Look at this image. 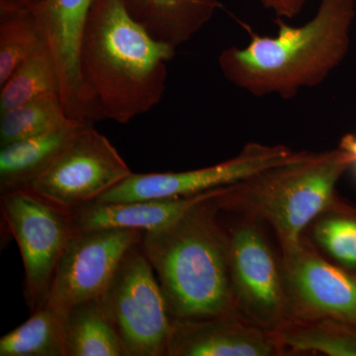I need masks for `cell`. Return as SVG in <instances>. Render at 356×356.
<instances>
[{
	"label": "cell",
	"mask_w": 356,
	"mask_h": 356,
	"mask_svg": "<svg viewBox=\"0 0 356 356\" xmlns=\"http://www.w3.org/2000/svg\"><path fill=\"white\" fill-rule=\"evenodd\" d=\"M175 47L159 41L124 0H95L79 54L81 79L103 119L127 124L153 109L165 90Z\"/></svg>",
	"instance_id": "cell-1"
},
{
	"label": "cell",
	"mask_w": 356,
	"mask_h": 356,
	"mask_svg": "<svg viewBox=\"0 0 356 356\" xmlns=\"http://www.w3.org/2000/svg\"><path fill=\"white\" fill-rule=\"evenodd\" d=\"M356 0H321L317 13L293 27L278 18L275 37L252 35L245 48L231 47L218 58L227 81L250 95L291 99L313 88L343 63L350 44Z\"/></svg>",
	"instance_id": "cell-2"
},
{
	"label": "cell",
	"mask_w": 356,
	"mask_h": 356,
	"mask_svg": "<svg viewBox=\"0 0 356 356\" xmlns=\"http://www.w3.org/2000/svg\"><path fill=\"white\" fill-rule=\"evenodd\" d=\"M226 187L168 226L143 234L140 245L172 320L238 312L229 273V234L219 221V196Z\"/></svg>",
	"instance_id": "cell-3"
},
{
	"label": "cell",
	"mask_w": 356,
	"mask_h": 356,
	"mask_svg": "<svg viewBox=\"0 0 356 356\" xmlns=\"http://www.w3.org/2000/svg\"><path fill=\"white\" fill-rule=\"evenodd\" d=\"M350 168V156L341 149L299 152L291 161L227 186L220 206L264 220L286 250L301 242L312 221L334 207L337 182Z\"/></svg>",
	"instance_id": "cell-4"
},
{
	"label": "cell",
	"mask_w": 356,
	"mask_h": 356,
	"mask_svg": "<svg viewBox=\"0 0 356 356\" xmlns=\"http://www.w3.org/2000/svg\"><path fill=\"white\" fill-rule=\"evenodd\" d=\"M99 299L127 356H168L172 320L140 242L124 255Z\"/></svg>",
	"instance_id": "cell-5"
},
{
	"label": "cell",
	"mask_w": 356,
	"mask_h": 356,
	"mask_svg": "<svg viewBox=\"0 0 356 356\" xmlns=\"http://www.w3.org/2000/svg\"><path fill=\"white\" fill-rule=\"evenodd\" d=\"M2 220L19 248L25 270V298L35 312L46 303L58 261L79 229L72 211L31 188L0 195Z\"/></svg>",
	"instance_id": "cell-6"
},
{
	"label": "cell",
	"mask_w": 356,
	"mask_h": 356,
	"mask_svg": "<svg viewBox=\"0 0 356 356\" xmlns=\"http://www.w3.org/2000/svg\"><path fill=\"white\" fill-rule=\"evenodd\" d=\"M130 175L113 145L89 124L28 188L72 211L95 201Z\"/></svg>",
	"instance_id": "cell-7"
},
{
	"label": "cell",
	"mask_w": 356,
	"mask_h": 356,
	"mask_svg": "<svg viewBox=\"0 0 356 356\" xmlns=\"http://www.w3.org/2000/svg\"><path fill=\"white\" fill-rule=\"evenodd\" d=\"M298 154L280 145L266 146L250 143L235 158L208 168L184 172H132L96 199L95 202H131L198 195L242 181L291 161Z\"/></svg>",
	"instance_id": "cell-8"
},
{
	"label": "cell",
	"mask_w": 356,
	"mask_h": 356,
	"mask_svg": "<svg viewBox=\"0 0 356 356\" xmlns=\"http://www.w3.org/2000/svg\"><path fill=\"white\" fill-rule=\"evenodd\" d=\"M229 273L236 311L273 332L290 318L281 264L254 225L241 224L229 233Z\"/></svg>",
	"instance_id": "cell-9"
},
{
	"label": "cell",
	"mask_w": 356,
	"mask_h": 356,
	"mask_svg": "<svg viewBox=\"0 0 356 356\" xmlns=\"http://www.w3.org/2000/svg\"><path fill=\"white\" fill-rule=\"evenodd\" d=\"M143 234L120 228L77 232L65 245L44 305L65 313L77 303L100 297L124 255L142 241Z\"/></svg>",
	"instance_id": "cell-10"
},
{
	"label": "cell",
	"mask_w": 356,
	"mask_h": 356,
	"mask_svg": "<svg viewBox=\"0 0 356 356\" xmlns=\"http://www.w3.org/2000/svg\"><path fill=\"white\" fill-rule=\"evenodd\" d=\"M281 262L290 318L356 320V276L332 266L303 238L282 250Z\"/></svg>",
	"instance_id": "cell-11"
},
{
	"label": "cell",
	"mask_w": 356,
	"mask_h": 356,
	"mask_svg": "<svg viewBox=\"0 0 356 356\" xmlns=\"http://www.w3.org/2000/svg\"><path fill=\"white\" fill-rule=\"evenodd\" d=\"M95 0H41L32 11L48 44L60 79V99L72 120H103L81 79L79 54Z\"/></svg>",
	"instance_id": "cell-12"
},
{
	"label": "cell",
	"mask_w": 356,
	"mask_h": 356,
	"mask_svg": "<svg viewBox=\"0 0 356 356\" xmlns=\"http://www.w3.org/2000/svg\"><path fill=\"white\" fill-rule=\"evenodd\" d=\"M280 351L271 332L233 312L198 320H172L168 356H270Z\"/></svg>",
	"instance_id": "cell-13"
},
{
	"label": "cell",
	"mask_w": 356,
	"mask_h": 356,
	"mask_svg": "<svg viewBox=\"0 0 356 356\" xmlns=\"http://www.w3.org/2000/svg\"><path fill=\"white\" fill-rule=\"evenodd\" d=\"M225 187L189 197L114 203L93 201L72 210V219L79 231L111 228L151 231L168 226L193 206L219 195Z\"/></svg>",
	"instance_id": "cell-14"
},
{
	"label": "cell",
	"mask_w": 356,
	"mask_h": 356,
	"mask_svg": "<svg viewBox=\"0 0 356 356\" xmlns=\"http://www.w3.org/2000/svg\"><path fill=\"white\" fill-rule=\"evenodd\" d=\"M89 124L70 120L51 132L1 147L0 195L31 186Z\"/></svg>",
	"instance_id": "cell-15"
},
{
	"label": "cell",
	"mask_w": 356,
	"mask_h": 356,
	"mask_svg": "<svg viewBox=\"0 0 356 356\" xmlns=\"http://www.w3.org/2000/svg\"><path fill=\"white\" fill-rule=\"evenodd\" d=\"M134 19L159 41L177 48L197 34L220 7L217 0H124Z\"/></svg>",
	"instance_id": "cell-16"
},
{
	"label": "cell",
	"mask_w": 356,
	"mask_h": 356,
	"mask_svg": "<svg viewBox=\"0 0 356 356\" xmlns=\"http://www.w3.org/2000/svg\"><path fill=\"white\" fill-rule=\"evenodd\" d=\"M65 341L67 356H127L99 297L65 311Z\"/></svg>",
	"instance_id": "cell-17"
},
{
	"label": "cell",
	"mask_w": 356,
	"mask_h": 356,
	"mask_svg": "<svg viewBox=\"0 0 356 356\" xmlns=\"http://www.w3.org/2000/svg\"><path fill=\"white\" fill-rule=\"evenodd\" d=\"M280 348L295 353H321L330 356H356V320L322 318H289L271 332Z\"/></svg>",
	"instance_id": "cell-18"
},
{
	"label": "cell",
	"mask_w": 356,
	"mask_h": 356,
	"mask_svg": "<svg viewBox=\"0 0 356 356\" xmlns=\"http://www.w3.org/2000/svg\"><path fill=\"white\" fill-rule=\"evenodd\" d=\"M0 88V113L34 100L60 99L57 65L46 42L14 70Z\"/></svg>",
	"instance_id": "cell-19"
},
{
	"label": "cell",
	"mask_w": 356,
	"mask_h": 356,
	"mask_svg": "<svg viewBox=\"0 0 356 356\" xmlns=\"http://www.w3.org/2000/svg\"><path fill=\"white\" fill-rule=\"evenodd\" d=\"M0 356H67L65 313L44 305L0 339Z\"/></svg>",
	"instance_id": "cell-20"
},
{
	"label": "cell",
	"mask_w": 356,
	"mask_h": 356,
	"mask_svg": "<svg viewBox=\"0 0 356 356\" xmlns=\"http://www.w3.org/2000/svg\"><path fill=\"white\" fill-rule=\"evenodd\" d=\"M69 118L60 98L34 100L0 113L1 147L62 127Z\"/></svg>",
	"instance_id": "cell-21"
},
{
	"label": "cell",
	"mask_w": 356,
	"mask_h": 356,
	"mask_svg": "<svg viewBox=\"0 0 356 356\" xmlns=\"http://www.w3.org/2000/svg\"><path fill=\"white\" fill-rule=\"evenodd\" d=\"M43 43L32 9L0 13V86Z\"/></svg>",
	"instance_id": "cell-22"
},
{
	"label": "cell",
	"mask_w": 356,
	"mask_h": 356,
	"mask_svg": "<svg viewBox=\"0 0 356 356\" xmlns=\"http://www.w3.org/2000/svg\"><path fill=\"white\" fill-rule=\"evenodd\" d=\"M332 210L316 222L314 236L337 262L356 270V210L337 203Z\"/></svg>",
	"instance_id": "cell-23"
},
{
	"label": "cell",
	"mask_w": 356,
	"mask_h": 356,
	"mask_svg": "<svg viewBox=\"0 0 356 356\" xmlns=\"http://www.w3.org/2000/svg\"><path fill=\"white\" fill-rule=\"evenodd\" d=\"M266 9L273 11L277 18L293 19L305 6L307 0H259Z\"/></svg>",
	"instance_id": "cell-24"
},
{
	"label": "cell",
	"mask_w": 356,
	"mask_h": 356,
	"mask_svg": "<svg viewBox=\"0 0 356 356\" xmlns=\"http://www.w3.org/2000/svg\"><path fill=\"white\" fill-rule=\"evenodd\" d=\"M41 0H0V13L31 9Z\"/></svg>",
	"instance_id": "cell-25"
},
{
	"label": "cell",
	"mask_w": 356,
	"mask_h": 356,
	"mask_svg": "<svg viewBox=\"0 0 356 356\" xmlns=\"http://www.w3.org/2000/svg\"><path fill=\"white\" fill-rule=\"evenodd\" d=\"M339 149L348 154L351 161V168H355L356 172V135L346 134L339 142Z\"/></svg>",
	"instance_id": "cell-26"
},
{
	"label": "cell",
	"mask_w": 356,
	"mask_h": 356,
	"mask_svg": "<svg viewBox=\"0 0 356 356\" xmlns=\"http://www.w3.org/2000/svg\"><path fill=\"white\" fill-rule=\"evenodd\" d=\"M355 276H356V274H355Z\"/></svg>",
	"instance_id": "cell-27"
}]
</instances>
